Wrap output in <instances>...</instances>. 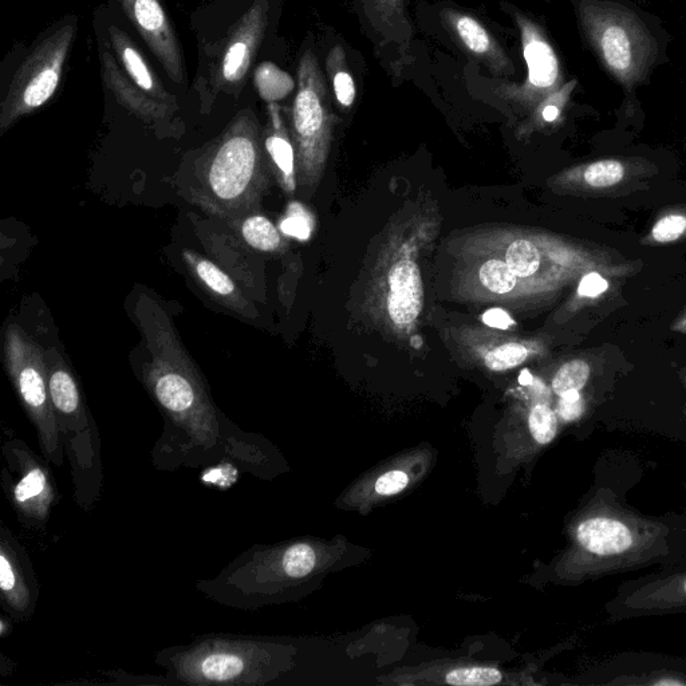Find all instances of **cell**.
<instances>
[{"mask_svg": "<svg viewBox=\"0 0 686 686\" xmlns=\"http://www.w3.org/2000/svg\"><path fill=\"white\" fill-rule=\"evenodd\" d=\"M326 69L339 105L346 109L352 108L357 97L356 82L350 73L348 59L341 45H335L330 50L326 59Z\"/></svg>", "mask_w": 686, "mask_h": 686, "instance_id": "7402d4cb", "label": "cell"}, {"mask_svg": "<svg viewBox=\"0 0 686 686\" xmlns=\"http://www.w3.org/2000/svg\"><path fill=\"white\" fill-rule=\"evenodd\" d=\"M561 400L558 404V413L565 421H574L582 416L583 410H585V401L579 393V390H570L562 394Z\"/></svg>", "mask_w": 686, "mask_h": 686, "instance_id": "d6a6232c", "label": "cell"}, {"mask_svg": "<svg viewBox=\"0 0 686 686\" xmlns=\"http://www.w3.org/2000/svg\"><path fill=\"white\" fill-rule=\"evenodd\" d=\"M409 479L404 472L392 471L382 475L376 483L377 494L380 495H396L398 492L404 490L408 486Z\"/></svg>", "mask_w": 686, "mask_h": 686, "instance_id": "e575fe53", "label": "cell"}, {"mask_svg": "<svg viewBox=\"0 0 686 686\" xmlns=\"http://www.w3.org/2000/svg\"><path fill=\"white\" fill-rule=\"evenodd\" d=\"M254 82L259 96L268 104L281 101L294 92L295 81L272 62H263L255 70Z\"/></svg>", "mask_w": 686, "mask_h": 686, "instance_id": "d4e9b609", "label": "cell"}, {"mask_svg": "<svg viewBox=\"0 0 686 686\" xmlns=\"http://www.w3.org/2000/svg\"><path fill=\"white\" fill-rule=\"evenodd\" d=\"M74 37L76 23H63L47 34L33 53L22 62L2 102V132H6L19 118L41 108L54 96Z\"/></svg>", "mask_w": 686, "mask_h": 686, "instance_id": "8992f818", "label": "cell"}, {"mask_svg": "<svg viewBox=\"0 0 686 686\" xmlns=\"http://www.w3.org/2000/svg\"><path fill=\"white\" fill-rule=\"evenodd\" d=\"M270 129L267 130L264 139L266 149L272 167L277 173L278 181L286 192L295 191V151L293 144L287 136L285 124H283L281 112L277 104H270Z\"/></svg>", "mask_w": 686, "mask_h": 686, "instance_id": "d6986e66", "label": "cell"}, {"mask_svg": "<svg viewBox=\"0 0 686 686\" xmlns=\"http://www.w3.org/2000/svg\"><path fill=\"white\" fill-rule=\"evenodd\" d=\"M183 259L189 274L199 283L205 293L227 309L235 311L243 317L255 318L256 313L252 303L244 297L239 286L218 264L197 254L196 251L188 250V248L183 251Z\"/></svg>", "mask_w": 686, "mask_h": 686, "instance_id": "2e32d148", "label": "cell"}, {"mask_svg": "<svg viewBox=\"0 0 686 686\" xmlns=\"http://www.w3.org/2000/svg\"><path fill=\"white\" fill-rule=\"evenodd\" d=\"M684 587H685V593H686V581H685V586H684Z\"/></svg>", "mask_w": 686, "mask_h": 686, "instance_id": "60d3db41", "label": "cell"}, {"mask_svg": "<svg viewBox=\"0 0 686 686\" xmlns=\"http://www.w3.org/2000/svg\"><path fill=\"white\" fill-rule=\"evenodd\" d=\"M499 670L492 668H461L448 673L447 682L455 686H490L502 682Z\"/></svg>", "mask_w": 686, "mask_h": 686, "instance_id": "f546056e", "label": "cell"}, {"mask_svg": "<svg viewBox=\"0 0 686 686\" xmlns=\"http://www.w3.org/2000/svg\"><path fill=\"white\" fill-rule=\"evenodd\" d=\"M386 311L397 327H409L419 318L424 305L423 279L416 262L401 259L389 270Z\"/></svg>", "mask_w": 686, "mask_h": 686, "instance_id": "5bb4252c", "label": "cell"}, {"mask_svg": "<svg viewBox=\"0 0 686 686\" xmlns=\"http://www.w3.org/2000/svg\"><path fill=\"white\" fill-rule=\"evenodd\" d=\"M519 382L520 385L530 386L532 382H534V377H532V374L528 372L527 369H524L523 372L520 373Z\"/></svg>", "mask_w": 686, "mask_h": 686, "instance_id": "8d00e7d4", "label": "cell"}, {"mask_svg": "<svg viewBox=\"0 0 686 686\" xmlns=\"http://www.w3.org/2000/svg\"><path fill=\"white\" fill-rule=\"evenodd\" d=\"M591 374L590 365L583 360L567 362L555 374L553 380V390L558 396H562L570 390H581L585 388Z\"/></svg>", "mask_w": 686, "mask_h": 686, "instance_id": "83f0119b", "label": "cell"}, {"mask_svg": "<svg viewBox=\"0 0 686 686\" xmlns=\"http://www.w3.org/2000/svg\"><path fill=\"white\" fill-rule=\"evenodd\" d=\"M267 27V5L260 0L240 19L235 33L224 50L220 77L230 85H238L250 69Z\"/></svg>", "mask_w": 686, "mask_h": 686, "instance_id": "4fadbf2b", "label": "cell"}, {"mask_svg": "<svg viewBox=\"0 0 686 686\" xmlns=\"http://www.w3.org/2000/svg\"><path fill=\"white\" fill-rule=\"evenodd\" d=\"M578 540L590 553L617 555L633 544V535L624 523L607 518L586 520L578 527Z\"/></svg>", "mask_w": 686, "mask_h": 686, "instance_id": "ac0fdd59", "label": "cell"}, {"mask_svg": "<svg viewBox=\"0 0 686 686\" xmlns=\"http://www.w3.org/2000/svg\"><path fill=\"white\" fill-rule=\"evenodd\" d=\"M268 184L258 122L243 112L196 160L187 189L192 203L234 223L258 208Z\"/></svg>", "mask_w": 686, "mask_h": 686, "instance_id": "3957f363", "label": "cell"}, {"mask_svg": "<svg viewBox=\"0 0 686 686\" xmlns=\"http://www.w3.org/2000/svg\"><path fill=\"white\" fill-rule=\"evenodd\" d=\"M477 281L487 293L492 295H510L519 287L522 281L511 270L503 259L490 258L484 260L477 268Z\"/></svg>", "mask_w": 686, "mask_h": 686, "instance_id": "cb8c5ba5", "label": "cell"}, {"mask_svg": "<svg viewBox=\"0 0 686 686\" xmlns=\"http://www.w3.org/2000/svg\"><path fill=\"white\" fill-rule=\"evenodd\" d=\"M133 313L144 337L139 377L165 420L160 443L193 457L222 451L230 443L234 424L220 415L171 317L144 293L137 298Z\"/></svg>", "mask_w": 686, "mask_h": 686, "instance_id": "6da1fadb", "label": "cell"}, {"mask_svg": "<svg viewBox=\"0 0 686 686\" xmlns=\"http://www.w3.org/2000/svg\"><path fill=\"white\" fill-rule=\"evenodd\" d=\"M110 42L114 51H116L118 59L121 61L124 72L128 74L130 80L134 82L144 92L151 94L156 100L164 102L171 108L177 109V102L175 97L171 96L165 90L163 82L157 80L155 73L145 61L141 51L134 45L132 39L126 35L125 31L118 29L116 26L109 27Z\"/></svg>", "mask_w": 686, "mask_h": 686, "instance_id": "e0dca14e", "label": "cell"}, {"mask_svg": "<svg viewBox=\"0 0 686 686\" xmlns=\"http://www.w3.org/2000/svg\"><path fill=\"white\" fill-rule=\"evenodd\" d=\"M2 487L19 523L30 530H41L49 522L57 504V484L49 461L31 451L17 437L3 440Z\"/></svg>", "mask_w": 686, "mask_h": 686, "instance_id": "ba28073f", "label": "cell"}, {"mask_svg": "<svg viewBox=\"0 0 686 686\" xmlns=\"http://www.w3.org/2000/svg\"><path fill=\"white\" fill-rule=\"evenodd\" d=\"M279 230L291 238L305 242V240L310 239L313 222H311L310 215L307 214L303 205L293 203L289 205L285 218L279 224Z\"/></svg>", "mask_w": 686, "mask_h": 686, "instance_id": "4dcf8cb0", "label": "cell"}, {"mask_svg": "<svg viewBox=\"0 0 686 686\" xmlns=\"http://www.w3.org/2000/svg\"><path fill=\"white\" fill-rule=\"evenodd\" d=\"M126 17L132 21L163 65L168 77L185 82L183 53L160 0H117Z\"/></svg>", "mask_w": 686, "mask_h": 686, "instance_id": "8fae6325", "label": "cell"}, {"mask_svg": "<svg viewBox=\"0 0 686 686\" xmlns=\"http://www.w3.org/2000/svg\"><path fill=\"white\" fill-rule=\"evenodd\" d=\"M370 21L390 37H409L405 0H364Z\"/></svg>", "mask_w": 686, "mask_h": 686, "instance_id": "44dd1931", "label": "cell"}, {"mask_svg": "<svg viewBox=\"0 0 686 686\" xmlns=\"http://www.w3.org/2000/svg\"><path fill=\"white\" fill-rule=\"evenodd\" d=\"M579 30L628 102L666 61V31L632 0H575Z\"/></svg>", "mask_w": 686, "mask_h": 686, "instance_id": "7a4b0ae2", "label": "cell"}, {"mask_svg": "<svg viewBox=\"0 0 686 686\" xmlns=\"http://www.w3.org/2000/svg\"><path fill=\"white\" fill-rule=\"evenodd\" d=\"M658 684L668 685V684H678V682L677 681H665L664 680V681L658 682Z\"/></svg>", "mask_w": 686, "mask_h": 686, "instance_id": "ab89813d", "label": "cell"}, {"mask_svg": "<svg viewBox=\"0 0 686 686\" xmlns=\"http://www.w3.org/2000/svg\"><path fill=\"white\" fill-rule=\"evenodd\" d=\"M528 356H530V350L527 346L518 342H508L490 350L484 357V362L487 368L494 372H506L523 364Z\"/></svg>", "mask_w": 686, "mask_h": 686, "instance_id": "4316f807", "label": "cell"}, {"mask_svg": "<svg viewBox=\"0 0 686 686\" xmlns=\"http://www.w3.org/2000/svg\"><path fill=\"white\" fill-rule=\"evenodd\" d=\"M672 330L677 331V333L686 334V314L682 315V317L678 319L676 323H674Z\"/></svg>", "mask_w": 686, "mask_h": 686, "instance_id": "74e56055", "label": "cell"}, {"mask_svg": "<svg viewBox=\"0 0 686 686\" xmlns=\"http://www.w3.org/2000/svg\"><path fill=\"white\" fill-rule=\"evenodd\" d=\"M3 356L22 408L37 431L43 457L55 467H62L66 455L55 421L45 350L13 323L5 331Z\"/></svg>", "mask_w": 686, "mask_h": 686, "instance_id": "5b68a950", "label": "cell"}, {"mask_svg": "<svg viewBox=\"0 0 686 686\" xmlns=\"http://www.w3.org/2000/svg\"><path fill=\"white\" fill-rule=\"evenodd\" d=\"M686 232V216L668 215L658 220L652 228V239L657 243H672Z\"/></svg>", "mask_w": 686, "mask_h": 686, "instance_id": "1f68e13d", "label": "cell"}, {"mask_svg": "<svg viewBox=\"0 0 686 686\" xmlns=\"http://www.w3.org/2000/svg\"><path fill=\"white\" fill-rule=\"evenodd\" d=\"M609 287V282L601 274H598L597 271H591L579 282L577 293L581 298L594 299L605 294Z\"/></svg>", "mask_w": 686, "mask_h": 686, "instance_id": "836d02e7", "label": "cell"}, {"mask_svg": "<svg viewBox=\"0 0 686 686\" xmlns=\"http://www.w3.org/2000/svg\"><path fill=\"white\" fill-rule=\"evenodd\" d=\"M503 260L522 281L538 277L544 263L542 250L530 238L511 240L504 250Z\"/></svg>", "mask_w": 686, "mask_h": 686, "instance_id": "ffe728a7", "label": "cell"}, {"mask_svg": "<svg viewBox=\"0 0 686 686\" xmlns=\"http://www.w3.org/2000/svg\"><path fill=\"white\" fill-rule=\"evenodd\" d=\"M482 319L487 326L499 330H508L515 325L514 319L510 317V314L506 313L503 309H498V307L487 310L483 314Z\"/></svg>", "mask_w": 686, "mask_h": 686, "instance_id": "d590c367", "label": "cell"}, {"mask_svg": "<svg viewBox=\"0 0 686 686\" xmlns=\"http://www.w3.org/2000/svg\"><path fill=\"white\" fill-rule=\"evenodd\" d=\"M240 235L256 251L271 254L281 251L283 247V239L277 227L262 215L251 214L240 219Z\"/></svg>", "mask_w": 686, "mask_h": 686, "instance_id": "603a6c76", "label": "cell"}, {"mask_svg": "<svg viewBox=\"0 0 686 686\" xmlns=\"http://www.w3.org/2000/svg\"><path fill=\"white\" fill-rule=\"evenodd\" d=\"M515 21L522 38L527 78L522 84L500 82L495 85L494 92L496 96L520 108L535 109L544 98L566 84L565 74L557 50L542 27L520 13H515Z\"/></svg>", "mask_w": 686, "mask_h": 686, "instance_id": "9c48e42d", "label": "cell"}, {"mask_svg": "<svg viewBox=\"0 0 686 686\" xmlns=\"http://www.w3.org/2000/svg\"><path fill=\"white\" fill-rule=\"evenodd\" d=\"M291 121L299 168L306 183L314 179L326 159L333 125L329 89L313 51H306L299 62Z\"/></svg>", "mask_w": 686, "mask_h": 686, "instance_id": "52a82bcc", "label": "cell"}, {"mask_svg": "<svg viewBox=\"0 0 686 686\" xmlns=\"http://www.w3.org/2000/svg\"><path fill=\"white\" fill-rule=\"evenodd\" d=\"M101 62L106 88H109L124 108L136 114L141 120L148 124L160 122L167 120L175 112V108L156 100L134 84L128 74L117 65L116 59L109 51H102Z\"/></svg>", "mask_w": 686, "mask_h": 686, "instance_id": "9a60e30c", "label": "cell"}, {"mask_svg": "<svg viewBox=\"0 0 686 686\" xmlns=\"http://www.w3.org/2000/svg\"><path fill=\"white\" fill-rule=\"evenodd\" d=\"M38 582L33 563L6 524L0 527V599L15 621L27 622L38 602Z\"/></svg>", "mask_w": 686, "mask_h": 686, "instance_id": "30bf717a", "label": "cell"}, {"mask_svg": "<svg viewBox=\"0 0 686 686\" xmlns=\"http://www.w3.org/2000/svg\"><path fill=\"white\" fill-rule=\"evenodd\" d=\"M441 19L457 45L463 47L465 53L483 63L492 76L496 78L514 76V63L500 43L492 37L490 31L482 25V22L471 15L452 9L443 10Z\"/></svg>", "mask_w": 686, "mask_h": 686, "instance_id": "7c38bea8", "label": "cell"}, {"mask_svg": "<svg viewBox=\"0 0 686 686\" xmlns=\"http://www.w3.org/2000/svg\"><path fill=\"white\" fill-rule=\"evenodd\" d=\"M625 172V165L621 161H595L583 171V181L591 188H610L624 180Z\"/></svg>", "mask_w": 686, "mask_h": 686, "instance_id": "484cf974", "label": "cell"}, {"mask_svg": "<svg viewBox=\"0 0 686 686\" xmlns=\"http://www.w3.org/2000/svg\"><path fill=\"white\" fill-rule=\"evenodd\" d=\"M49 388L63 451L72 469L74 500L90 512L100 502L102 472L101 437L73 370L57 350H45Z\"/></svg>", "mask_w": 686, "mask_h": 686, "instance_id": "277c9868", "label": "cell"}, {"mask_svg": "<svg viewBox=\"0 0 686 686\" xmlns=\"http://www.w3.org/2000/svg\"><path fill=\"white\" fill-rule=\"evenodd\" d=\"M528 424H530L532 436L539 444L551 443L557 436V416L547 405H535L531 410Z\"/></svg>", "mask_w": 686, "mask_h": 686, "instance_id": "f1b7e54d", "label": "cell"}, {"mask_svg": "<svg viewBox=\"0 0 686 686\" xmlns=\"http://www.w3.org/2000/svg\"><path fill=\"white\" fill-rule=\"evenodd\" d=\"M410 343H412V346H415L416 349H420L421 346H423V341H421V338L417 337V335L416 337L412 338V341H410Z\"/></svg>", "mask_w": 686, "mask_h": 686, "instance_id": "f35d334b", "label": "cell"}]
</instances>
